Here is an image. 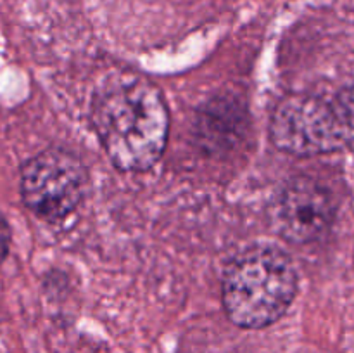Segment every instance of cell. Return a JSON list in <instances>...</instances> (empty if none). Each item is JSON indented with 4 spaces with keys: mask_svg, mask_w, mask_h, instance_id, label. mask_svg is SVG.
<instances>
[{
    "mask_svg": "<svg viewBox=\"0 0 354 353\" xmlns=\"http://www.w3.org/2000/svg\"><path fill=\"white\" fill-rule=\"evenodd\" d=\"M297 293V273L282 249L254 246L239 253L221 277L228 318L244 329H263L286 315Z\"/></svg>",
    "mask_w": 354,
    "mask_h": 353,
    "instance_id": "cell-2",
    "label": "cell"
},
{
    "mask_svg": "<svg viewBox=\"0 0 354 353\" xmlns=\"http://www.w3.org/2000/svg\"><path fill=\"white\" fill-rule=\"evenodd\" d=\"M335 204L324 185L308 176L286 183L270 204V221L277 234L292 244H310L330 230Z\"/></svg>",
    "mask_w": 354,
    "mask_h": 353,
    "instance_id": "cell-5",
    "label": "cell"
},
{
    "mask_svg": "<svg viewBox=\"0 0 354 353\" xmlns=\"http://www.w3.org/2000/svg\"><path fill=\"white\" fill-rule=\"evenodd\" d=\"M270 135L277 149L299 158L348 147L354 142V87L283 97L272 114Z\"/></svg>",
    "mask_w": 354,
    "mask_h": 353,
    "instance_id": "cell-3",
    "label": "cell"
},
{
    "mask_svg": "<svg viewBox=\"0 0 354 353\" xmlns=\"http://www.w3.org/2000/svg\"><path fill=\"white\" fill-rule=\"evenodd\" d=\"M9 246H10V228L7 225L6 218L0 217V263L7 258L9 255Z\"/></svg>",
    "mask_w": 354,
    "mask_h": 353,
    "instance_id": "cell-6",
    "label": "cell"
},
{
    "mask_svg": "<svg viewBox=\"0 0 354 353\" xmlns=\"http://www.w3.org/2000/svg\"><path fill=\"white\" fill-rule=\"evenodd\" d=\"M92 121L107 158L121 172H145L159 161L169 134V113L149 80L123 75L93 97Z\"/></svg>",
    "mask_w": 354,
    "mask_h": 353,
    "instance_id": "cell-1",
    "label": "cell"
},
{
    "mask_svg": "<svg viewBox=\"0 0 354 353\" xmlns=\"http://www.w3.org/2000/svg\"><path fill=\"white\" fill-rule=\"evenodd\" d=\"M85 187V166L62 149H47L21 170V197L41 220L59 221L71 215L83 199Z\"/></svg>",
    "mask_w": 354,
    "mask_h": 353,
    "instance_id": "cell-4",
    "label": "cell"
}]
</instances>
